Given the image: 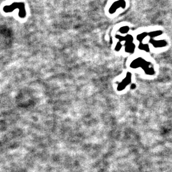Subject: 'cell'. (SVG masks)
Returning <instances> with one entry per match:
<instances>
[{
	"instance_id": "4",
	"label": "cell",
	"mask_w": 172,
	"mask_h": 172,
	"mask_svg": "<svg viewBox=\"0 0 172 172\" xmlns=\"http://www.w3.org/2000/svg\"><path fill=\"white\" fill-rule=\"evenodd\" d=\"M162 34V32L160 31H154L153 32V33H151L150 34V35L152 36V37H154V36H156L158 35H160V34Z\"/></svg>"
},
{
	"instance_id": "2",
	"label": "cell",
	"mask_w": 172,
	"mask_h": 172,
	"mask_svg": "<svg viewBox=\"0 0 172 172\" xmlns=\"http://www.w3.org/2000/svg\"><path fill=\"white\" fill-rule=\"evenodd\" d=\"M131 75L128 73L127 76H126V78H125L123 81L121 82L120 84L118 85V90H122L123 89H124V88L127 86V85L129 84V83H130L131 81Z\"/></svg>"
},
{
	"instance_id": "3",
	"label": "cell",
	"mask_w": 172,
	"mask_h": 172,
	"mask_svg": "<svg viewBox=\"0 0 172 172\" xmlns=\"http://www.w3.org/2000/svg\"><path fill=\"white\" fill-rule=\"evenodd\" d=\"M151 43L153 44L155 47H163L165 46L166 44H167L165 41L163 40H160V41L153 40L151 42Z\"/></svg>"
},
{
	"instance_id": "6",
	"label": "cell",
	"mask_w": 172,
	"mask_h": 172,
	"mask_svg": "<svg viewBox=\"0 0 172 172\" xmlns=\"http://www.w3.org/2000/svg\"><path fill=\"white\" fill-rule=\"evenodd\" d=\"M135 85H134V84L132 85V88H135Z\"/></svg>"
},
{
	"instance_id": "5",
	"label": "cell",
	"mask_w": 172,
	"mask_h": 172,
	"mask_svg": "<svg viewBox=\"0 0 172 172\" xmlns=\"http://www.w3.org/2000/svg\"><path fill=\"white\" fill-rule=\"evenodd\" d=\"M146 35H147V34H141V35H138V40H142V39H143V38H144V37H145V36Z\"/></svg>"
},
{
	"instance_id": "1",
	"label": "cell",
	"mask_w": 172,
	"mask_h": 172,
	"mask_svg": "<svg viewBox=\"0 0 172 172\" xmlns=\"http://www.w3.org/2000/svg\"><path fill=\"white\" fill-rule=\"evenodd\" d=\"M19 8L20 10V12L19 13V16L21 17H25V8H24V4L22 3H13L11 6H7L4 8V10L6 13L8 12L13 11L14 9Z\"/></svg>"
}]
</instances>
